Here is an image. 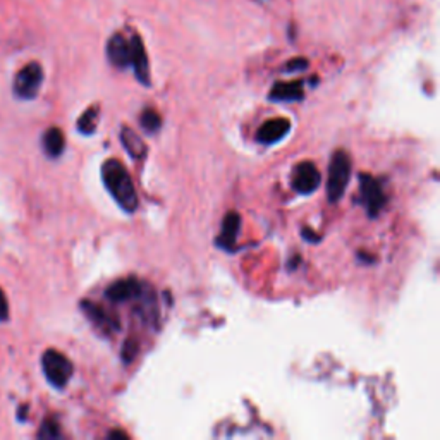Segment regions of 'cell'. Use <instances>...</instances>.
I'll use <instances>...</instances> for the list:
<instances>
[{
    "instance_id": "12",
    "label": "cell",
    "mask_w": 440,
    "mask_h": 440,
    "mask_svg": "<svg viewBox=\"0 0 440 440\" xmlns=\"http://www.w3.org/2000/svg\"><path fill=\"white\" fill-rule=\"evenodd\" d=\"M239 229H241V217L238 212H229L222 222V231L217 239V245L222 246L224 250H233L238 241Z\"/></svg>"
},
{
    "instance_id": "1",
    "label": "cell",
    "mask_w": 440,
    "mask_h": 440,
    "mask_svg": "<svg viewBox=\"0 0 440 440\" xmlns=\"http://www.w3.org/2000/svg\"><path fill=\"white\" fill-rule=\"evenodd\" d=\"M102 179L109 193L114 196L115 202L122 210L127 214H133L138 208V195H136L133 179H131L129 172L122 166L119 160L110 158L105 160L102 166Z\"/></svg>"
},
{
    "instance_id": "4",
    "label": "cell",
    "mask_w": 440,
    "mask_h": 440,
    "mask_svg": "<svg viewBox=\"0 0 440 440\" xmlns=\"http://www.w3.org/2000/svg\"><path fill=\"white\" fill-rule=\"evenodd\" d=\"M43 83V69L38 62H30L16 74L14 95L21 100H33Z\"/></svg>"
},
{
    "instance_id": "18",
    "label": "cell",
    "mask_w": 440,
    "mask_h": 440,
    "mask_svg": "<svg viewBox=\"0 0 440 440\" xmlns=\"http://www.w3.org/2000/svg\"><path fill=\"white\" fill-rule=\"evenodd\" d=\"M61 437V428H59L57 422L55 419H45L43 422V425L40 427V432H38V439H59Z\"/></svg>"
},
{
    "instance_id": "7",
    "label": "cell",
    "mask_w": 440,
    "mask_h": 440,
    "mask_svg": "<svg viewBox=\"0 0 440 440\" xmlns=\"http://www.w3.org/2000/svg\"><path fill=\"white\" fill-rule=\"evenodd\" d=\"M131 66L134 69V76L141 85H150V69H148V57L145 45H143L141 38L134 35L131 38Z\"/></svg>"
},
{
    "instance_id": "14",
    "label": "cell",
    "mask_w": 440,
    "mask_h": 440,
    "mask_svg": "<svg viewBox=\"0 0 440 440\" xmlns=\"http://www.w3.org/2000/svg\"><path fill=\"white\" fill-rule=\"evenodd\" d=\"M121 143H122V146L127 150V154H129L133 158H136V160L145 158L146 145H145V141L139 138L138 133H136L134 129L124 126L121 129Z\"/></svg>"
},
{
    "instance_id": "10",
    "label": "cell",
    "mask_w": 440,
    "mask_h": 440,
    "mask_svg": "<svg viewBox=\"0 0 440 440\" xmlns=\"http://www.w3.org/2000/svg\"><path fill=\"white\" fill-rule=\"evenodd\" d=\"M81 310L85 311L86 317L90 318L95 325L100 327V329L109 332L110 330L115 332L119 329V320L115 318L114 315H110L105 308L95 305V303L91 301H81Z\"/></svg>"
},
{
    "instance_id": "2",
    "label": "cell",
    "mask_w": 440,
    "mask_h": 440,
    "mask_svg": "<svg viewBox=\"0 0 440 440\" xmlns=\"http://www.w3.org/2000/svg\"><path fill=\"white\" fill-rule=\"evenodd\" d=\"M351 178V158L347 151L337 150L330 158L329 181H327V196L332 203H337L344 196Z\"/></svg>"
},
{
    "instance_id": "5",
    "label": "cell",
    "mask_w": 440,
    "mask_h": 440,
    "mask_svg": "<svg viewBox=\"0 0 440 440\" xmlns=\"http://www.w3.org/2000/svg\"><path fill=\"white\" fill-rule=\"evenodd\" d=\"M361 203L365 205L370 217H377L386 205L382 184L368 174H361Z\"/></svg>"
},
{
    "instance_id": "23",
    "label": "cell",
    "mask_w": 440,
    "mask_h": 440,
    "mask_svg": "<svg viewBox=\"0 0 440 440\" xmlns=\"http://www.w3.org/2000/svg\"><path fill=\"white\" fill-rule=\"evenodd\" d=\"M109 437H110V439H114V437H117V439H127V435L124 434V432H119V430H117V432H110Z\"/></svg>"
},
{
    "instance_id": "16",
    "label": "cell",
    "mask_w": 440,
    "mask_h": 440,
    "mask_svg": "<svg viewBox=\"0 0 440 440\" xmlns=\"http://www.w3.org/2000/svg\"><path fill=\"white\" fill-rule=\"evenodd\" d=\"M97 121H98V109L97 107H91L88 109L81 117L78 119V129L83 134H93L97 129Z\"/></svg>"
},
{
    "instance_id": "9",
    "label": "cell",
    "mask_w": 440,
    "mask_h": 440,
    "mask_svg": "<svg viewBox=\"0 0 440 440\" xmlns=\"http://www.w3.org/2000/svg\"><path fill=\"white\" fill-rule=\"evenodd\" d=\"M291 129V122L284 117L277 119H270L265 124H262V127L258 129L257 138L260 143L263 145H274L275 141L282 139L284 136L289 133Z\"/></svg>"
},
{
    "instance_id": "11",
    "label": "cell",
    "mask_w": 440,
    "mask_h": 440,
    "mask_svg": "<svg viewBox=\"0 0 440 440\" xmlns=\"http://www.w3.org/2000/svg\"><path fill=\"white\" fill-rule=\"evenodd\" d=\"M139 289H141V286L134 279H121V281H115L107 287L105 296L112 303H124L138 298Z\"/></svg>"
},
{
    "instance_id": "3",
    "label": "cell",
    "mask_w": 440,
    "mask_h": 440,
    "mask_svg": "<svg viewBox=\"0 0 440 440\" xmlns=\"http://www.w3.org/2000/svg\"><path fill=\"white\" fill-rule=\"evenodd\" d=\"M42 368L47 380H49L52 386L57 387V389L66 387L69 378L73 377V363L55 349H49L43 353Z\"/></svg>"
},
{
    "instance_id": "8",
    "label": "cell",
    "mask_w": 440,
    "mask_h": 440,
    "mask_svg": "<svg viewBox=\"0 0 440 440\" xmlns=\"http://www.w3.org/2000/svg\"><path fill=\"white\" fill-rule=\"evenodd\" d=\"M107 57L112 66L124 69L131 66V42L124 38V35H114L107 43Z\"/></svg>"
},
{
    "instance_id": "19",
    "label": "cell",
    "mask_w": 440,
    "mask_h": 440,
    "mask_svg": "<svg viewBox=\"0 0 440 440\" xmlns=\"http://www.w3.org/2000/svg\"><path fill=\"white\" fill-rule=\"evenodd\" d=\"M136 354H138V344H136L133 339H131V341H127L122 347V361L131 363Z\"/></svg>"
},
{
    "instance_id": "6",
    "label": "cell",
    "mask_w": 440,
    "mask_h": 440,
    "mask_svg": "<svg viewBox=\"0 0 440 440\" xmlns=\"http://www.w3.org/2000/svg\"><path fill=\"white\" fill-rule=\"evenodd\" d=\"M320 186V172L311 162L298 163L293 172V187L298 193L310 195Z\"/></svg>"
},
{
    "instance_id": "21",
    "label": "cell",
    "mask_w": 440,
    "mask_h": 440,
    "mask_svg": "<svg viewBox=\"0 0 440 440\" xmlns=\"http://www.w3.org/2000/svg\"><path fill=\"white\" fill-rule=\"evenodd\" d=\"M306 67H308L306 59H293V61L286 66V71L294 73V71H303V69H306Z\"/></svg>"
},
{
    "instance_id": "17",
    "label": "cell",
    "mask_w": 440,
    "mask_h": 440,
    "mask_svg": "<svg viewBox=\"0 0 440 440\" xmlns=\"http://www.w3.org/2000/svg\"><path fill=\"white\" fill-rule=\"evenodd\" d=\"M141 126L148 133H157L162 127V117L155 109H145L141 114Z\"/></svg>"
},
{
    "instance_id": "13",
    "label": "cell",
    "mask_w": 440,
    "mask_h": 440,
    "mask_svg": "<svg viewBox=\"0 0 440 440\" xmlns=\"http://www.w3.org/2000/svg\"><path fill=\"white\" fill-rule=\"evenodd\" d=\"M270 100L274 102H298L305 97L303 81H282L275 83L270 90Z\"/></svg>"
},
{
    "instance_id": "15",
    "label": "cell",
    "mask_w": 440,
    "mask_h": 440,
    "mask_svg": "<svg viewBox=\"0 0 440 440\" xmlns=\"http://www.w3.org/2000/svg\"><path fill=\"white\" fill-rule=\"evenodd\" d=\"M64 148H66V138L59 127H50L45 134H43V150L52 158L61 157Z\"/></svg>"
},
{
    "instance_id": "20",
    "label": "cell",
    "mask_w": 440,
    "mask_h": 440,
    "mask_svg": "<svg viewBox=\"0 0 440 440\" xmlns=\"http://www.w3.org/2000/svg\"><path fill=\"white\" fill-rule=\"evenodd\" d=\"M7 318H9V303L4 291L0 289V322H6Z\"/></svg>"
},
{
    "instance_id": "22",
    "label": "cell",
    "mask_w": 440,
    "mask_h": 440,
    "mask_svg": "<svg viewBox=\"0 0 440 440\" xmlns=\"http://www.w3.org/2000/svg\"><path fill=\"white\" fill-rule=\"evenodd\" d=\"M313 234H315L313 231L308 229V227H306V229H303V233H301L303 238L308 239V241H311V243H317V241H318V236H313Z\"/></svg>"
}]
</instances>
